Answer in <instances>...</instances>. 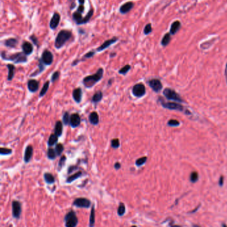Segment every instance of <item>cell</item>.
Wrapping results in <instances>:
<instances>
[{"mask_svg":"<svg viewBox=\"0 0 227 227\" xmlns=\"http://www.w3.org/2000/svg\"><path fill=\"white\" fill-rule=\"evenodd\" d=\"M72 37V32L69 30L62 29L59 31L55 41V47L56 49H61Z\"/></svg>","mask_w":227,"mask_h":227,"instance_id":"6da1fadb","label":"cell"},{"mask_svg":"<svg viewBox=\"0 0 227 227\" xmlns=\"http://www.w3.org/2000/svg\"><path fill=\"white\" fill-rule=\"evenodd\" d=\"M103 76V69L100 68L96 73L92 75H89L83 80V83L86 88H92L97 82L102 79Z\"/></svg>","mask_w":227,"mask_h":227,"instance_id":"7a4b0ae2","label":"cell"},{"mask_svg":"<svg viewBox=\"0 0 227 227\" xmlns=\"http://www.w3.org/2000/svg\"><path fill=\"white\" fill-rule=\"evenodd\" d=\"M27 55L23 53V52H19L10 55H7L6 52L2 51L1 53V57L4 60H7V61H14L15 63H23V62H26L27 61Z\"/></svg>","mask_w":227,"mask_h":227,"instance_id":"3957f363","label":"cell"},{"mask_svg":"<svg viewBox=\"0 0 227 227\" xmlns=\"http://www.w3.org/2000/svg\"><path fill=\"white\" fill-rule=\"evenodd\" d=\"M78 218L76 213L74 210H70L64 217V223L66 227H76L78 224Z\"/></svg>","mask_w":227,"mask_h":227,"instance_id":"277c9868","label":"cell"},{"mask_svg":"<svg viewBox=\"0 0 227 227\" xmlns=\"http://www.w3.org/2000/svg\"><path fill=\"white\" fill-rule=\"evenodd\" d=\"M163 95L166 98L169 99V100L179 102H182L183 101L181 96H180L175 91L170 89V88H166V89L164 90Z\"/></svg>","mask_w":227,"mask_h":227,"instance_id":"5b68a950","label":"cell"},{"mask_svg":"<svg viewBox=\"0 0 227 227\" xmlns=\"http://www.w3.org/2000/svg\"><path fill=\"white\" fill-rule=\"evenodd\" d=\"M91 201L87 198L79 197L77 198L74 201L73 205L75 206L77 208H89L91 207Z\"/></svg>","mask_w":227,"mask_h":227,"instance_id":"8992f818","label":"cell"},{"mask_svg":"<svg viewBox=\"0 0 227 227\" xmlns=\"http://www.w3.org/2000/svg\"><path fill=\"white\" fill-rule=\"evenodd\" d=\"M12 216L14 218L19 219L22 214V204L18 201L14 200L12 203Z\"/></svg>","mask_w":227,"mask_h":227,"instance_id":"52a82bcc","label":"cell"},{"mask_svg":"<svg viewBox=\"0 0 227 227\" xmlns=\"http://www.w3.org/2000/svg\"><path fill=\"white\" fill-rule=\"evenodd\" d=\"M132 93L137 98H141L144 96L146 93V89L144 84L142 83L135 84L132 89Z\"/></svg>","mask_w":227,"mask_h":227,"instance_id":"ba28073f","label":"cell"},{"mask_svg":"<svg viewBox=\"0 0 227 227\" xmlns=\"http://www.w3.org/2000/svg\"><path fill=\"white\" fill-rule=\"evenodd\" d=\"M41 61L45 65H51L53 61V55L49 50H45L41 54Z\"/></svg>","mask_w":227,"mask_h":227,"instance_id":"9c48e42d","label":"cell"},{"mask_svg":"<svg viewBox=\"0 0 227 227\" xmlns=\"http://www.w3.org/2000/svg\"><path fill=\"white\" fill-rule=\"evenodd\" d=\"M60 20H61V15H60V14H58V13L55 12L50 20L49 27L53 30L55 29L58 27L60 23Z\"/></svg>","mask_w":227,"mask_h":227,"instance_id":"30bf717a","label":"cell"},{"mask_svg":"<svg viewBox=\"0 0 227 227\" xmlns=\"http://www.w3.org/2000/svg\"><path fill=\"white\" fill-rule=\"evenodd\" d=\"M118 40H119L118 37H113L112 39H110L105 41V42H104L102 44V45H100L97 49V52L103 51V50H105V49L108 48L109 47H110L111 45H113V44L115 43Z\"/></svg>","mask_w":227,"mask_h":227,"instance_id":"8fae6325","label":"cell"},{"mask_svg":"<svg viewBox=\"0 0 227 227\" xmlns=\"http://www.w3.org/2000/svg\"><path fill=\"white\" fill-rule=\"evenodd\" d=\"M162 105L164 108L169 110H174L182 111L183 110V106L181 104L174 102H162Z\"/></svg>","mask_w":227,"mask_h":227,"instance_id":"7c38bea8","label":"cell"},{"mask_svg":"<svg viewBox=\"0 0 227 227\" xmlns=\"http://www.w3.org/2000/svg\"><path fill=\"white\" fill-rule=\"evenodd\" d=\"M148 85L156 92H159V91H161L162 87H163V85H162L161 81L158 79L150 80L148 81Z\"/></svg>","mask_w":227,"mask_h":227,"instance_id":"4fadbf2b","label":"cell"},{"mask_svg":"<svg viewBox=\"0 0 227 227\" xmlns=\"http://www.w3.org/2000/svg\"><path fill=\"white\" fill-rule=\"evenodd\" d=\"M134 3L132 1H128L122 5L119 8V12L121 14H126L128 12H129L133 8Z\"/></svg>","mask_w":227,"mask_h":227,"instance_id":"5bb4252c","label":"cell"},{"mask_svg":"<svg viewBox=\"0 0 227 227\" xmlns=\"http://www.w3.org/2000/svg\"><path fill=\"white\" fill-rule=\"evenodd\" d=\"M81 118L79 115L77 113L73 114L70 116V125L72 127H77L80 125Z\"/></svg>","mask_w":227,"mask_h":227,"instance_id":"9a60e30c","label":"cell"},{"mask_svg":"<svg viewBox=\"0 0 227 227\" xmlns=\"http://www.w3.org/2000/svg\"><path fill=\"white\" fill-rule=\"evenodd\" d=\"M39 87H40V82L37 80L31 79L29 80L27 82L28 90L31 92H35L39 89Z\"/></svg>","mask_w":227,"mask_h":227,"instance_id":"2e32d148","label":"cell"},{"mask_svg":"<svg viewBox=\"0 0 227 227\" xmlns=\"http://www.w3.org/2000/svg\"><path fill=\"white\" fill-rule=\"evenodd\" d=\"M22 48L23 53H24L25 55H30L33 51V47L32 44L30 42H27V41H24V42L23 43Z\"/></svg>","mask_w":227,"mask_h":227,"instance_id":"e0dca14e","label":"cell"},{"mask_svg":"<svg viewBox=\"0 0 227 227\" xmlns=\"http://www.w3.org/2000/svg\"><path fill=\"white\" fill-rule=\"evenodd\" d=\"M33 148L32 146L31 145H28L27 148H25V153H24V161L27 163L30 161V160L32 158V155H33Z\"/></svg>","mask_w":227,"mask_h":227,"instance_id":"ac0fdd59","label":"cell"},{"mask_svg":"<svg viewBox=\"0 0 227 227\" xmlns=\"http://www.w3.org/2000/svg\"><path fill=\"white\" fill-rule=\"evenodd\" d=\"M82 90L81 88H75L73 91V98L77 103H80L82 100Z\"/></svg>","mask_w":227,"mask_h":227,"instance_id":"d6986e66","label":"cell"},{"mask_svg":"<svg viewBox=\"0 0 227 227\" xmlns=\"http://www.w3.org/2000/svg\"><path fill=\"white\" fill-rule=\"evenodd\" d=\"M89 119L90 123L94 125V126L97 125L99 122V117L98 114L96 112H91L89 116Z\"/></svg>","mask_w":227,"mask_h":227,"instance_id":"ffe728a7","label":"cell"},{"mask_svg":"<svg viewBox=\"0 0 227 227\" xmlns=\"http://www.w3.org/2000/svg\"><path fill=\"white\" fill-rule=\"evenodd\" d=\"M181 22L179 21H176L173 22L172 23L171 27L170 29V33L172 35H174L179 31L180 28H181Z\"/></svg>","mask_w":227,"mask_h":227,"instance_id":"44dd1931","label":"cell"},{"mask_svg":"<svg viewBox=\"0 0 227 227\" xmlns=\"http://www.w3.org/2000/svg\"><path fill=\"white\" fill-rule=\"evenodd\" d=\"M17 44L18 41L15 38H9L5 41L4 42V45L9 48H15L17 45Z\"/></svg>","mask_w":227,"mask_h":227,"instance_id":"7402d4cb","label":"cell"},{"mask_svg":"<svg viewBox=\"0 0 227 227\" xmlns=\"http://www.w3.org/2000/svg\"><path fill=\"white\" fill-rule=\"evenodd\" d=\"M95 224V205H93L91 207V214L89 216V227H94Z\"/></svg>","mask_w":227,"mask_h":227,"instance_id":"603a6c76","label":"cell"},{"mask_svg":"<svg viewBox=\"0 0 227 227\" xmlns=\"http://www.w3.org/2000/svg\"><path fill=\"white\" fill-rule=\"evenodd\" d=\"M43 178L45 181L48 184L51 185L53 184L55 182V177L50 173H45L43 175Z\"/></svg>","mask_w":227,"mask_h":227,"instance_id":"cb8c5ba5","label":"cell"},{"mask_svg":"<svg viewBox=\"0 0 227 227\" xmlns=\"http://www.w3.org/2000/svg\"><path fill=\"white\" fill-rule=\"evenodd\" d=\"M55 134L57 136L60 137L62 135L63 133V124L61 121H57L55 126Z\"/></svg>","mask_w":227,"mask_h":227,"instance_id":"d4e9b609","label":"cell"},{"mask_svg":"<svg viewBox=\"0 0 227 227\" xmlns=\"http://www.w3.org/2000/svg\"><path fill=\"white\" fill-rule=\"evenodd\" d=\"M93 14H94L93 9H91L89 11L87 15H86L85 17H83V19L81 21L80 23H79V25H83V24H86V23H87L90 21L91 18L92 17Z\"/></svg>","mask_w":227,"mask_h":227,"instance_id":"484cf974","label":"cell"},{"mask_svg":"<svg viewBox=\"0 0 227 227\" xmlns=\"http://www.w3.org/2000/svg\"><path fill=\"white\" fill-rule=\"evenodd\" d=\"M103 96V92H101V91H98V92H97L95 95H93L92 99H91V101H92V102L93 103L97 104L98 102H99L101 100H102Z\"/></svg>","mask_w":227,"mask_h":227,"instance_id":"4316f807","label":"cell"},{"mask_svg":"<svg viewBox=\"0 0 227 227\" xmlns=\"http://www.w3.org/2000/svg\"><path fill=\"white\" fill-rule=\"evenodd\" d=\"M82 174L83 173L81 171L77 172V173H75V174L67 177V179H66V183H71L73 181H74L75 180H76L78 178H79L80 177H81Z\"/></svg>","mask_w":227,"mask_h":227,"instance_id":"83f0119b","label":"cell"},{"mask_svg":"<svg viewBox=\"0 0 227 227\" xmlns=\"http://www.w3.org/2000/svg\"><path fill=\"white\" fill-rule=\"evenodd\" d=\"M7 67L8 69V77H7V80H12L14 77V70L15 67L14 64H7Z\"/></svg>","mask_w":227,"mask_h":227,"instance_id":"f1b7e54d","label":"cell"},{"mask_svg":"<svg viewBox=\"0 0 227 227\" xmlns=\"http://www.w3.org/2000/svg\"><path fill=\"white\" fill-rule=\"evenodd\" d=\"M57 140H58V136H57L55 134H51L48 140V145L49 146L54 145L57 142Z\"/></svg>","mask_w":227,"mask_h":227,"instance_id":"f546056e","label":"cell"},{"mask_svg":"<svg viewBox=\"0 0 227 227\" xmlns=\"http://www.w3.org/2000/svg\"><path fill=\"white\" fill-rule=\"evenodd\" d=\"M83 18L82 14H81L79 12L75 11L73 14V19H74V21H75L77 25H79V23L83 19Z\"/></svg>","mask_w":227,"mask_h":227,"instance_id":"4dcf8cb0","label":"cell"},{"mask_svg":"<svg viewBox=\"0 0 227 227\" xmlns=\"http://www.w3.org/2000/svg\"><path fill=\"white\" fill-rule=\"evenodd\" d=\"M171 39V38L170 33L165 34V35H164V37H163V39H162L161 45L164 47L168 45L169 43H170Z\"/></svg>","mask_w":227,"mask_h":227,"instance_id":"1f68e13d","label":"cell"},{"mask_svg":"<svg viewBox=\"0 0 227 227\" xmlns=\"http://www.w3.org/2000/svg\"><path fill=\"white\" fill-rule=\"evenodd\" d=\"M49 84H50V82L49 81H46L43 86V88H41V90L40 92V97H43V96H45V94L48 92V90L49 89Z\"/></svg>","mask_w":227,"mask_h":227,"instance_id":"d6a6232c","label":"cell"},{"mask_svg":"<svg viewBox=\"0 0 227 227\" xmlns=\"http://www.w3.org/2000/svg\"><path fill=\"white\" fill-rule=\"evenodd\" d=\"M125 211H126V208L124 203H121L119 205L118 208H117V214L119 216H122L125 215Z\"/></svg>","mask_w":227,"mask_h":227,"instance_id":"836d02e7","label":"cell"},{"mask_svg":"<svg viewBox=\"0 0 227 227\" xmlns=\"http://www.w3.org/2000/svg\"><path fill=\"white\" fill-rule=\"evenodd\" d=\"M57 153L55 150H54L53 148H49L48 150V158L51 160H53L57 157Z\"/></svg>","mask_w":227,"mask_h":227,"instance_id":"e575fe53","label":"cell"},{"mask_svg":"<svg viewBox=\"0 0 227 227\" xmlns=\"http://www.w3.org/2000/svg\"><path fill=\"white\" fill-rule=\"evenodd\" d=\"M130 69H131V66H130L129 64H127L119 70V73L121 74L125 75L129 71Z\"/></svg>","mask_w":227,"mask_h":227,"instance_id":"d590c367","label":"cell"},{"mask_svg":"<svg viewBox=\"0 0 227 227\" xmlns=\"http://www.w3.org/2000/svg\"><path fill=\"white\" fill-rule=\"evenodd\" d=\"M63 150H64V147L63 145L61 143H58V144H57L56 146H55V151L57 153V155H61V153H63Z\"/></svg>","mask_w":227,"mask_h":227,"instance_id":"8d00e7d4","label":"cell"},{"mask_svg":"<svg viewBox=\"0 0 227 227\" xmlns=\"http://www.w3.org/2000/svg\"><path fill=\"white\" fill-rule=\"evenodd\" d=\"M63 124L64 125H66V126L70 123V116L67 112H65L63 116Z\"/></svg>","mask_w":227,"mask_h":227,"instance_id":"74e56055","label":"cell"},{"mask_svg":"<svg viewBox=\"0 0 227 227\" xmlns=\"http://www.w3.org/2000/svg\"><path fill=\"white\" fill-rule=\"evenodd\" d=\"M147 160V157H142L138 160H136V162H135V164L137 167H140L143 165V164H145L146 163V161Z\"/></svg>","mask_w":227,"mask_h":227,"instance_id":"f35d334b","label":"cell"},{"mask_svg":"<svg viewBox=\"0 0 227 227\" xmlns=\"http://www.w3.org/2000/svg\"><path fill=\"white\" fill-rule=\"evenodd\" d=\"M12 153V150L11 149H8V148H1L0 149V153L2 155H7L11 154Z\"/></svg>","mask_w":227,"mask_h":227,"instance_id":"ab89813d","label":"cell"},{"mask_svg":"<svg viewBox=\"0 0 227 227\" xmlns=\"http://www.w3.org/2000/svg\"><path fill=\"white\" fill-rule=\"evenodd\" d=\"M153 28H152V25H151V23H148L145 25V27L144 28V30H143V32H144V34L146 35L150 34L151 32H152Z\"/></svg>","mask_w":227,"mask_h":227,"instance_id":"60d3db41","label":"cell"},{"mask_svg":"<svg viewBox=\"0 0 227 227\" xmlns=\"http://www.w3.org/2000/svg\"><path fill=\"white\" fill-rule=\"evenodd\" d=\"M66 160H67V158L65 155H63L62 157L61 158V159H60V160L59 161V163H58V170H59V171L61 170V168L65 165V163H66Z\"/></svg>","mask_w":227,"mask_h":227,"instance_id":"b9f144b4","label":"cell"},{"mask_svg":"<svg viewBox=\"0 0 227 227\" xmlns=\"http://www.w3.org/2000/svg\"><path fill=\"white\" fill-rule=\"evenodd\" d=\"M111 147L114 149H117V148H119V146H120L119 140L117 139V138L112 140L111 142Z\"/></svg>","mask_w":227,"mask_h":227,"instance_id":"7bdbcfd3","label":"cell"},{"mask_svg":"<svg viewBox=\"0 0 227 227\" xmlns=\"http://www.w3.org/2000/svg\"><path fill=\"white\" fill-rule=\"evenodd\" d=\"M190 181H191L192 183L196 182L198 179H199V175H198V173L197 172H192V173L190 174Z\"/></svg>","mask_w":227,"mask_h":227,"instance_id":"ee69618b","label":"cell"},{"mask_svg":"<svg viewBox=\"0 0 227 227\" xmlns=\"http://www.w3.org/2000/svg\"><path fill=\"white\" fill-rule=\"evenodd\" d=\"M59 74H60V73L59 71L55 72L51 77V82H55L56 81V80H58L59 78Z\"/></svg>","mask_w":227,"mask_h":227,"instance_id":"f6af8a7d","label":"cell"},{"mask_svg":"<svg viewBox=\"0 0 227 227\" xmlns=\"http://www.w3.org/2000/svg\"><path fill=\"white\" fill-rule=\"evenodd\" d=\"M95 51H89V52H88V53H86L85 54V55L84 56H83V60H84L85 59H89V58H91V57H93L94 55H95Z\"/></svg>","mask_w":227,"mask_h":227,"instance_id":"bcb514c9","label":"cell"},{"mask_svg":"<svg viewBox=\"0 0 227 227\" xmlns=\"http://www.w3.org/2000/svg\"><path fill=\"white\" fill-rule=\"evenodd\" d=\"M168 125L171 126H177L179 125V122L176 120H170L168 122Z\"/></svg>","mask_w":227,"mask_h":227,"instance_id":"7dc6e473","label":"cell"},{"mask_svg":"<svg viewBox=\"0 0 227 227\" xmlns=\"http://www.w3.org/2000/svg\"><path fill=\"white\" fill-rule=\"evenodd\" d=\"M30 39L31 41H32V42L33 43V44H34V45H38V39H37V38L34 35H31L30 37Z\"/></svg>","mask_w":227,"mask_h":227,"instance_id":"c3c4849f","label":"cell"},{"mask_svg":"<svg viewBox=\"0 0 227 227\" xmlns=\"http://www.w3.org/2000/svg\"><path fill=\"white\" fill-rule=\"evenodd\" d=\"M84 6H83V5H79V7L77 8V11L81 13V14H83V11H84Z\"/></svg>","mask_w":227,"mask_h":227,"instance_id":"681fc988","label":"cell"},{"mask_svg":"<svg viewBox=\"0 0 227 227\" xmlns=\"http://www.w3.org/2000/svg\"><path fill=\"white\" fill-rule=\"evenodd\" d=\"M78 169L77 167H75V166H71V167H69V168L68 169V172H67V173H68L69 174V173H72V172L74 171V170H76V169Z\"/></svg>","mask_w":227,"mask_h":227,"instance_id":"f907efd6","label":"cell"},{"mask_svg":"<svg viewBox=\"0 0 227 227\" xmlns=\"http://www.w3.org/2000/svg\"><path fill=\"white\" fill-rule=\"evenodd\" d=\"M114 168H115V169H116V170H118V169H119L120 168H121V163H120L119 162H116L114 165Z\"/></svg>","mask_w":227,"mask_h":227,"instance_id":"816d5d0a","label":"cell"},{"mask_svg":"<svg viewBox=\"0 0 227 227\" xmlns=\"http://www.w3.org/2000/svg\"><path fill=\"white\" fill-rule=\"evenodd\" d=\"M223 177H221L220 181H219V185H220L221 186V185H223Z\"/></svg>","mask_w":227,"mask_h":227,"instance_id":"f5cc1de1","label":"cell"},{"mask_svg":"<svg viewBox=\"0 0 227 227\" xmlns=\"http://www.w3.org/2000/svg\"><path fill=\"white\" fill-rule=\"evenodd\" d=\"M78 1H79V5H83L85 3V0H78Z\"/></svg>","mask_w":227,"mask_h":227,"instance_id":"db71d44e","label":"cell"},{"mask_svg":"<svg viewBox=\"0 0 227 227\" xmlns=\"http://www.w3.org/2000/svg\"><path fill=\"white\" fill-rule=\"evenodd\" d=\"M171 227H181V226H179L178 225H173V226H171Z\"/></svg>","mask_w":227,"mask_h":227,"instance_id":"11a10c76","label":"cell"},{"mask_svg":"<svg viewBox=\"0 0 227 227\" xmlns=\"http://www.w3.org/2000/svg\"><path fill=\"white\" fill-rule=\"evenodd\" d=\"M131 227H137V226H135V225H134V226H132Z\"/></svg>","mask_w":227,"mask_h":227,"instance_id":"9f6ffc18","label":"cell"},{"mask_svg":"<svg viewBox=\"0 0 227 227\" xmlns=\"http://www.w3.org/2000/svg\"><path fill=\"white\" fill-rule=\"evenodd\" d=\"M223 227H227L226 225H224H224H223Z\"/></svg>","mask_w":227,"mask_h":227,"instance_id":"6f0895ef","label":"cell"},{"mask_svg":"<svg viewBox=\"0 0 227 227\" xmlns=\"http://www.w3.org/2000/svg\"><path fill=\"white\" fill-rule=\"evenodd\" d=\"M226 72H227V64H226Z\"/></svg>","mask_w":227,"mask_h":227,"instance_id":"680465c9","label":"cell"}]
</instances>
